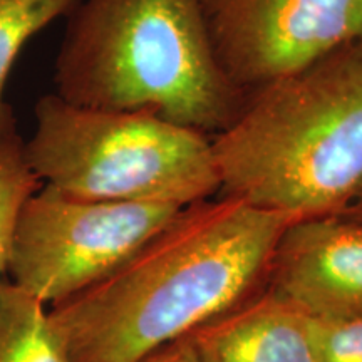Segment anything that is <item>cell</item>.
I'll list each match as a JSON object with an SVG mask.
<instances>
[{"mask_svg":"<svg viewBox=\"0 0 362 362\" xmlns=\"http://www.w3.org/2000/svg\"><path fill=\"white\" fill-rule=\"evenodd\" d=\"M221 69L250 94L362 42V0H205Z\"/></svg>","mask_w":362,"mask_h":362,"instance_id":"cell-6","label":"cell"},{"mask_svg":"<svg viewBox=\"0 0 362 362\" xmlns=\"http://www.w3.org/2000/svg\"><path fill=\"white\" fill-rule=\"evenodd\" d=\"M0 362H71L49 309L13 282H0Z\"/></svg>","mask_w":362,"mask_h":362,"instance_id":"cell-9","label":"cell"},{"mask_svg":"<svg viewBox=\"0 0 362 362\" xmlns=\"http://www.w3.org/2000/svg\"><path fill=\"white\" fill-rule=\"evenodd\" d=\"M40 181L25 158L24 141L16 131V121L0 129V282L8 272L13 235L22 206Z\"/></svg>","mask_w":362,"mask_h":362,"instance_id":"cell-11","label":"cell"},{"mask_svg":"<svg viewBox=\"0 0 362 362\" xmlns=\"http://www.w3.org/2000/svg\"><path fill=\"white\" fill-rule=\"evenodd\" d=\"M54 61V93L98 110H149L205 134L247 101L216 59L205 0H79Z\"/></svg>","mask_w":362,"mask_h":362,"instance_id":"cell-3","label":"cell"},{"mask_svg":"<svg viewBox=\"0 0 362 362\" xmlns=\"http://www.w3.org/2000/svg\"><path fill=\"white\" fill-rule=\"evenodd\" d=\"M189 339L198 362H317L314 319L272 291L200 325Z\"/></svg>","mask_w":362,"mask_h":362,"instance_id":"cell-8","label":"cell"},{"mask_svg":"<svg viewBox=\"0 0 362 362\" xmlns=\"http://www.w3.org/2000/svg\"><path fill=\"white\" fill-rule=\"evenodd\" d=\"M296 221L221 194L185 206L119 269L49 309L71 362H141L247 300Z\"/></svg>","mask_w":362,"mask_h":362,"instance_id":"cell-1","label":"cell"},{"mask_svg":"<svg viewBox=\"0 0 362 362\" xmlns=\"http://www.w3.org/2000/svg\"><path fill=\"white\" fill-rule=\"evenodd\" d=\"M24 151L40 185L83 200L188 206L221 189L208 134L149 110H98L45 94Z\"/></svg>","mask_w":362,"mask_h":362,"instance_id":"cell-4","label":"cell"},{"mask_svg":"<svg viewBox=\"0 0 362 362\" xmlns=\"http://www.w3.org/2000/svg\"><path fill=\"white\" fill-rule=\"evenodd\" d=\"M183 208L83 200L40 185L21 210L8 274L44 305L61 304L119 269Z\"/></svg>","mask_w":362,"mask_h":362,"instance_id":"cell-5","label":"cell"},{"mask_svg":"<svg viewBox=\"0 0 362 362\" xmlns=\"http://www.w3.org/2000/svg\"><path fill=\"white\" fill-rule=\"evenodd\" d=\"M211 146L221 194L293 220L342 214L362 187V42L253 90Z\"/></svg>","mask_w":362,"mask_h":362,"instance_id":"cell-2","label":"cell"},{"mask_svg":"<svg viewBox=\"0 0 362 362\" xmlns=\"http://www.w3.org/2000/svg\"><path fill=\"white\" fill-rule=\"evenodd\" d=\"M78 4L79 0H0V129L13 121L4 93L24 45Z\"/></svg>","mask_w":362,"mask_h":362,"instance_id":"cell-10","label":"cell"},{"mask_svg":"<svg viewBox=\"0 0 362 362\" xmlns=\"http://www.w3.org/2000/svg\"><path fill=\"white\" fill-rule=\"evenodd\" d=\"M314 324L317 362H362V317Z\"/></svg>","mask_w":362,"mask_h":362,"instance_id":"cell-12","label":"cell"},{"mask_svg":"<svg viewBox=\"0 0 362 362\" xmlns=\"http://www.w3.org/2000/svg\"><path fill=\"white\" fill-rule=\"evenodd\" d=\"M269 291L315 320L362 317V218L292 221L272 255Z\"/></svg>","mask_w":362,"mask_h":362,"instance_id":"cell-7","label":"cell"},{"mask_svg":"<svg viewBox=\"0 0 362 362\" xmlns=\"http://www.w3.org/2000/svg\"><path fill=\"white\" fill-rule=\"evenodd\" d=\"M342 214H347L351 216H356V218H362V187L357 194L354 197V200L351 202V205L342 211Z\"/></svg>","mask_w":362,"mask_h":362,"instance_id":"cell-14","label":"cell"},{"mask_svg":"<svg viewBox=\"0 0 362 362\" xmlns=\"http://www.w3.org/2000/svg\"><path fill=\"white\" fill-rule=\"evenodd\" d=\"M141 362H198V357L188 334V336L176 339L161 349L151 352Z\"/></svg>","mask_w":362,"mask_h":362,"instance_id":"cell-13","label":"cell"}]
</instances>
